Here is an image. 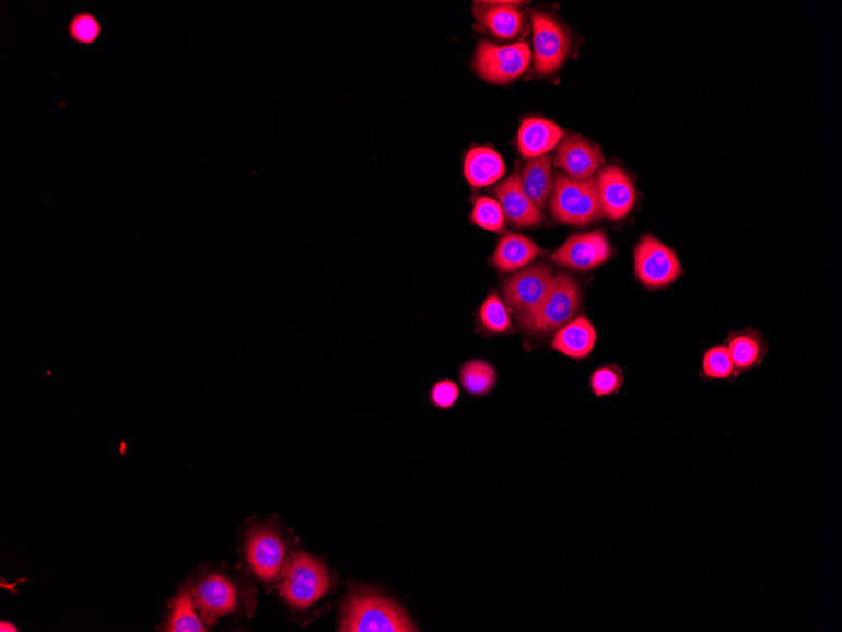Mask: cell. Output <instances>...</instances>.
<instances>
[{
  "label": "cell",
  "instance_id": "cell-1",
  "mask_svg": "<svg viewBox=\"0 0 842 632\" xmlns=\"http://www.w3.org/2000/svg\"><path fill=\"white\" fill-rule=\"evenodd\" d=\"M340 631L416 632L404 607L371 588L353 589L343 606Z\"/></svg>",
  "mask_w": 842,
  "mask_h": 632
},
{
  "label": "cell",
  "instance_id": "cell-2",
  "mask_svg": "<svg viewBox=\"0 0 842 632\" xmlns=\"http://www.w3.org/2000/svg\"><path fill=\"white\" fill-rule=\"evenodd\" d=\"M550 211L558 223L585 227L596 223L603 215L597 176L577 180L559 174L550 197Z\"/></svg>",
  "mask_w": 842,
  "mask_h": 632
},
{
  "label": "cell",
  "instance_id": "cell-3",
  "mask_svg": "<svg viewBox=\"0 0 842 632\" xmlns=\"http://www.w3.org/2000/svg\"><path fill=\"white\" fill-rule=\"evenodd\" d=\"M581 305L582 293L575 279L569 274H558L541 305L531 314L517 319L518 327L528 335L556 333L573 321Z\"/></svg>",
  "mask_w": 842,
  "mask_h": 632
},
{
  "label": "cell",
  "instance_id": "cell-4",
  "mask_svg": "<svg viewBox=\"0 0 842 632\" xmlns=\"http://www.w3.org/2000/svg\"><path fill=\"white\" fill-rule=\"evenodd\" d=\"M331 585V576L324 563L308 554L296 553L280 577L279 593L293 609L304 610L319 601Z\"/></svg>",
  "mask_w": 842,
  "mask_h": 632
},
{
  "label": "cell",
  "instance_id": "cell-5",
  "mask_svg": "<svg viewBox=\"0 0 842 632\" xmlns=\"http://www.w3.org/2000/svg\"><path fill=\"white\" fill-rule=\"evenodd\" d=\"M531 60V48L525 43L501 46L482 39L476 49L473 70L490 84L507 85L524 75Z\"/></svg>",
  "mask_w": 842,
  "mask_h": 632
},
{
  "label": "cell",
  "instance_id": "cell-6",
  "mask_svg": "<svg viewBox=\"0 0 842 632\" xmlns=\"http://www.w3.org/2000/svg\"><path fill=\"white\" fill-rule=\"evenodd\" d=\"M244 554L254 576L268 585L282 577L289 562L285 540L270 525H255L247 531Z\"/></svg>",
  "mask_w": 842,
  "mask_h": 632
},
{
  "label": "cell",
  "instance_id": "cell-7",
  "mask_svg": "<svg viewBox=\"0 0 842 632\" xmlns=\"http://www.w3.org/2000/svg\"><path fill=\"white\" fill-rule=\"evenodd\" d=\"M191 585L196 609L208 627L226 615L242 611L244 590L225 573L203 574Z\"/></svg>",
  "mask_w": 842,
  "mask_h": 632
},
{
  "label": "cell",
  "instance_id": "cell-8",
  "mask_svg": "<svg viewBox=\"0 0 842 632\" xmlns=\"http://www.w3.org/2000/svg\"><path fill=\"white\" fill-rule=\"evenodd\" d=\"M554 279V269L545 262L518 270L503 284V300L507 309L517 319L531 314L547 297Z\"/></svg>",
  "mask_w": 842,
  "mask_h": 632
},
{
  "label": "cell",
  "instance_id": "cell-9",
  "mask_svg": "<svg viewBox=\"0 0 842 632\" xmlns=\"http://www.w3.org/2000/svg\"><path fill=\"white\" fill-rule=\"evenodd\" d=\"M634 273L650 290L666 289L683 269L676 253L655 236L645 235L634 249Z\"/></svg>",
  "mask_w": 842,
  "mask_h": 632
},
{
  "label": "cell",
  "instance_id": "cell-10",
  "mask_svg": "<svg viewBox=\"0 0 842 632\" xmlns=\"http://www.w3.org/2000/svg\"><path fill=\"white\" fill-rule=\"evenodd\" d=\"M533 47L534 71L539 77H548L564 65L571 52V36L561 24L547 13L534 12Z\"/></svg>",
  "mask_w": 842,
  "mask_h": 632
},
{
  "label": "cell",
  "instance_id": "cell-11",
  "mask_svg": "<svg viewBox=\"0 0 842 632\" xmlns=\"http://www.w3.org/2000/svg\"><path fill=\"white\" fill-rule=\"evenodd\" d=\"M612 257V246L601 230L584 234H573L558 250L551 254L550 260L559 267L581 272L596 269Z\"/></svg>",
  "mask_w": 842,
  "mask_h": 632
},
{
  "label": "cell",
  "instance_id": "cell-12",
  "mask_svg": "<svg viewBox=\"0 0 842 632\" xmlns=\"http://www.w3.org/2000/svg\"><path fill=\"white\" fill-rule=\"evenodd\" d=\"M552 162L563 171V175L585 180L597 176L605 164V155L600 147L589 139L572 134L565 136L558 144Z\"/></svg>",
  "mask_w": 842,
  "mask_h": 632
},
{
  "label": "cell",
  "instance_id": "cell-13",
  "mask_svg": "<svg viewBox=\"0 0 842 632\" xmlns=\"http://www.w3.org/2000/svg\"><path fill=\"white\" fill-rule=\"evenodd\" d=\"M600 207L605 218L619 221L629 216L634 208L635 187L632 179L618 166L601 168L597 175Z\"/></svg>",
  "mask_w": 842,
  "mask_h": 632
},
{
  "label": "cell",
  "instance_id": "cell-14",
  "mask_svg": "<svg viewBox=\"0 0 842 632\" xmlns=\"http://www.w3.org/2000/svg\"><path fill=\"white\" fill-rule=\"evenodd\" d=\"M494 196L501 204L508 224L517 229H533L541 225L542 210L536 207L524 191L518 174H512L494 187Z\"/></svg>",
  "mask_w": 842,
  "mask_h": 632
},
{
  "label": "cell",
  "instance_id": "cell-15",
  "mask_svg": "<svg viewBox=\"0 0 842 632\" xmlns=\"http://www.w3.org/2000/svg\"><path fill=\"white\" fill-rule=\"evenodd\" d=\"M518 2H476L475 19L481 28L501 39H512L519 35L524 27V14L517 7Z\"/></svg>",
  "mask_w": 842,
  "mask_h": 632
},
{
  "label": "cell",
  "instance_id": "cell-16",
  "mask_svg": "<svg viewBox=\"0 0 842 632\" xmlns=\"http://www.w3.org/2000/svg\"><path fill=\"white\" fill-rule=\"evenodd\" d=\"M564 137L565 131L556 122L540 118H526L518 129V151L524 159H538L554 150Z\"/></svg>",
  "mask_w": 842,
  "mask_h": 632
},
{
  "label": "cell",
  "instance_id": "cell-17",
  "mask_svg": "<svg viewBox=\"0 0 842 632\" xmlns=\"http://www.w3.org/2000/svg\"><path fill=\"white\" fill-rule=\"evenodd\" d=\"M597 340L596 327L587 317L580 316L556 332L550 348L569 359L585 360L596 348Z\"/></svg>",
  "mask_w": 842,
  "mask_h": 632
},
{
  "label": "cell",
  "instance_id": "cell-18",
  "mask_svg": "<svg viewBox=\"0 0 842 632\" xmlns=\"http://www.w3.org/2000/svg\"><path fill=\"white\" fill-rule=\"evenodd\" d=\"M543 250L538 244L527 236L515 233L503 235L494 250L492 262L500 272H518L530 266L535 259L543 256Z\"/></svg>",
  "mask_w": 842,
  "mask_h": 632
},
{
  "label": "cell",
  "instance_id": "cell-19",
  "mask_svg": "<svg viewBox=\"0 0 842 632\" xmlns=\"http://www.w3.org/2000/svg\"><path fill=\"white\" fill-rule=\"evenodd\" d=\"M465 177L475 188L496 184L505 176L506 166L501 155L489 147H475L465 160Z\"/></svg>",
  "mask_w": 842,
  "mask_h": 632
},
{
  "label": "cell",
  "instance_id": "cell-20",
  "mask_svg": "<svg viewBox=\"0 0 842 632\" xmlns=\"http://www.w3.org/2000/svg\"><path fill=\"white\" fill-rule=\"evenodd\" d=\"M524 191L539 209L548 207L554 178H552V157L550 154L530 160L519 174Z\"/></svg>",
  "mask_w": 842,
  "mask_h": 632
},
{
  "label": "cell",
  "instance_id": "cell-21",
  "mask_svg": "<svg viewBox=\"0 0 842 632\" xmlns=\"http://www.w3.org/2000/svg\"><path fill=\"white\" fill-rule=\"evenodd\" d=\"M738 376L753 371L767 356V344L761 335L753 330L730 333L726 340Z\"/></svg>",
  "mask_w": 842,
  "mask_h": 632
},
{
  "label": "cell",
  "instance_id": "cell-22",
  "mask_svg": "<svg viewBox=\"0 0 842 632\" xmlns=\"http://www.w3.org/2000/svg\"><path fill=\"white\" fill-rule=\"evenodd\" d=\"M191 585L180 587L168 607V617L163 631L169 632H204L206 623L197 613Z\"/></svg>",
  "mask_w": 842,
  "mask_h": 632
},
{
  "label": "cell",
  "instance_id": "cell-23",
  "mask_svg": "<svg viewBox=\"0 0 842 632\" xmlns=\"http://www.w3.org/2000/svg\"><path fill=\"white\" fill-rule=\"evenodd\" d=\"M498 377L496 368L481 359L467 361L459 371L461 388L476 398L489 396L496 388Z\"/></svg>",
  "mask_w": 842,
  "mask_h": 632
},
{
  "label": "cell",
  "instance_id": "cell-24",
  "mask_svg": "<svg viewBox=\"0 0 842 632\" xmlns=\"http://www.w3.org/2000/svg\"><path fill=\"white\" fill-rule=\"evenodd\" d=\"M701 376L706 381H730L738 376L736 365L725 344H717L705 352Z\"/></svg>",
  "mask_w": 842,
  "mask_h": 632
},
{
  "label": "cell",
  "instance_id": "cell-25",
  "mask_svg": "<svg viewBox=\"0 0 842 632\" xmlns=\"http://www.w3.org/2000/svg\"><path fill=\"white\" fill-rule=\"evenodd\" d=\"M470 223L489 232L500 233L505 227L506 218L498 200L481 196L475 202Z\"/></svg>",
  "mask_w": 842,
  "mask_h": 632
},
{
  "label": "cell",
  "instance_id": "cell-26",
  "mask_svg": "<svg viewBox=\"0 0 842 632\" xmlns=\"http://www.w3.org/2000/svg\"><path fill=\"white\" fill-rule=\"evenodd\" d=\"M480 323L490 333H505L511 328L510 311L498 294H490L480 308Z\"/></svg>",
  "mask_w": 842,
  "mask_h": 632
},
{
  "label": "cell",
  "instance_id": "cell-27",
  "mask_svg": "<svg viewBox=\"0 0 842 632\" xmlns=\"http://www.w3.org/2000/svg\"><path fill=\"white\" fill-rule=\"evenodd\" d=\"M622 368L616 364L605 365L590 375V390L597 398L616 396L624 384Z\"/></svg>",
  "mask_w": 842,
  "mask_h": 632
},
{
  "label": "cell",
  "instance_id": "cell-28",
  "mask_svg": "<svg viewBox=\"0 0 842 632\" xmlns=\"http://www.w3.org/2000/svg\"><path fill=\"white\" fill-rule=\"evenodd\" d=\"M459 394L460 390L456 382L444 379L433 385L429 391V401L436 409L448 410L457 405Z\"/></svg>",
  "mask_w": 842,
  "mask_h": 632
},
{
  "label": "cell",
  "instance_id": "cell-29",
  "mask_svg": "<svg viewBox=\"0 0 842 632\" xmlns=\"http://www.w3.org/2000/svg\"><path fill=\"white\" fill-rule=\"evenodd\" d=\"M101 32L97 21L89 14L78 15L72 22L71 33L82 44L94 43Z\"/></svg>",
  "mask_w": 842,
  "mask_h": 632
},
{
  "label": "cell",
  "instance_id": "cell-30",
  "mask_svg": "<svg viewBox=\"0 0 842 632\" xmlns=\"http://www.w3.org/2000/svg\"><path fill=\"white\" fill-rule=\"evenodd\" d=\"M0 630H2L3 632H5V631H19V630H16L15 627L11 625L10 622L7 623L5 621H2V627H0Z\"/></svg>",
  "mask_w": 842,
  "mask_h": 632
}]
</instances>
